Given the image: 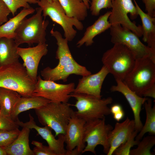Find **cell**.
<instances>
[{
	"label": "cell",
	"instance_id": "1",
	"mask_svg": "<svg viewBox=\"0 0 155 155\" xmlns=\"http://www.w3.org/2000/svg\"><path fill=\"white\" fill-rule=\"evenodd\" d=\"M50 33L57 41L56 58L58 60L59 63L54 68L47 67L41 71L44 80L55 82L62 80L65 82L71 74L83 76L92 74L85 67L80 65L74 60L70 51L68 41L63 37L59 32L52 28Z\"/></svg>",
	"mask_w": 155,
	"mask_h": 155
},
{
	"label": "cell",
	"instance_id": "2",
	"mask_svg": "<svg viewBox=\"0 0 155 155\" xmlns=\"http://www.w3.org/2000/svg\"><path fill=\"white\" fill-rule=\"evenodd\" d=\"M138 96L155 98V61L148 57L136 59L123 81Z\"/></svg>",
	"mask_w": 155,
	"mask_h": 155
},
{
	"label": "cell",
	"instance_id": "3",
	"mask_svg": "<svg viewBox=\"0 0 155 155\" xmlns=\"http://www.w3.org/2000/svg\"><path fill=\"white\" fill-rule=\"evenodd\" d=\"M36 83L19 61L0 67V87L29 96H32Z\"/></svg>",
	"mask_w": 155,
	"mask_h": 155
},
{
	"label": "cell",
	"instance_id": "4",
	"mask_svg": "<svg viewBox=\"0 0 155 155\" xmlns=\"http://www.w3.org/2000/svg\"><path fill=\"white\" fill-rule=\"evenodd\" d=\"M70 106L68 102L50 101L34 110L39 122L53 129L56 137L65 134L69 120L74 112Z\"/></svg>",
	"mask_w": 155,
	"mask_h": 155
},
{
	"label": "cell",
	"instance_id": "5",
	"mask_svg": "<svg viewBox=\"0 0 155 155\" xmlns=\"http://www.w3.org/2000/svg\"><path fill=\"white\" fill-rule=\"evenodd\" d=\"M35 11L34 14L22 21L15 32L14 39L18 46L24 43L30 45L46 43V31L49 22L43 19L40 7Z\"/></svg>",
	"mask_w": 155,
	"mask_h": 155
},
{
	"label": "cell",
	"instance_id": "6",
	"mask_svg": "<svg viewBox=\"0 0 155 155\" xmlns=\"http://www.w3.org/2000/svg\"><path fill=\"white\" fill-rule=\"evenodd\" d=\"M114 44L103 53L102 61L115 80L123 81L133 68L136 58L133 53L125 45Z\"/></svg>",
	"mask_w": 155,
	"mask_h": 155
},
{
	"label": "cell",
	"instance_id": "7",
	"mask_svg": "<svg viewBox=\"0 0 155 155\" xmlns=\"http://www.w3.org/2000/svg\"><path fill=\"white\" fill-rule=\"evenodd\" d=\"M70 96L76 100L74 104H71L77 109L74 111L75 115L86 122L103 119L111 113L110 108L108 106L113 101L111 97L102 99L92 95L73 92Z\"/></svg>",
	"mask_w": 155,
	"mask_h": 155
},
{
	"label": "cell",
	"instance_id": "8",
	"mask_svg": "<svg viewBox=\"0 0 155 155\" xmlns=\"http://www.w3.org/2000/svg\"><path fill=\"white\" fill-rule=\"evenodd\" d=\"M37 4L42 9L43 17L49 16L62 27L65 38L68 41H72L76 36L77 31L73 26L80 31L83 29L82 23L76 18L68 16L58 0H38Z\"/></svg>",
	"mask_w": 155,
	"mask_h": 155
},
{
	"label": "cell",
	"instance_id": "9",
	"mask_svg": "<svg viewBox=\"0 0 155 155\" xmlns=\"http://www.w3.org/2000/svg\"><path fill=\"white\" fill-rule=\"evenodd\" d=\"M109 29L112 43L125 45L133 53L136 59L148 57L155 61V51L143 43L131 31L119 24L112 25Z\"/></svg>",
	"mask_w": 155,
	"mask_h": 155
},
{
	"label": "cell",
	"instance_id": "10",
	"mask_svg": "<svg viewBox=\"0 0 155 155\" xmlns=\"http://www.w3.org/2000/svg\"><path fill=\"white\" fill-rule=\"evenodd\" d=\"M113 129L112 125L106 123L105 118L86 122L83 141L87 145L82 154L89 152L96 155L95 148L101 145L103 147V152L107 154L110 148L108 135Z\"/></svg>",
	"mask_w": 155,
	"mask_h": 155
},
{
	"label": "cell",
	"instance_id": "11",
	"mask_svg": "<svg viewBox=\"0 0 155 155\" xmlns=\"http://www.w3.org/2000/svg\"><path fill=\"white\" fill-rule=\"evenodd\" d=\"M108 20L112 25L120 24L131 31L139 37L142 36V26H137L135 22H131L128 16L129 14L132 20L136 19L138 16L132 0H113Z\"/></svg>",
	"mask_w": 155,
	"mask_h": 155
},
{
	"label": "cell",
	"instance_id": "12",
	"mask_svg": "<svg viewBox=\"0 0 155 155\" xmlns=\"http://www.w3.org/2000/svg\"><path fill=\"white\" fill-rule=\"evenodd\" d=\"M75 88L73 82L58 84L54 81L42 79L38 76L32 96L42 97L54 102L67 103L71 97L70 94Z\"/></svg>",
	"mask_w": 155,
	"mask_h": 155
},
{
	"label": "cell",
	"instance_id": "13",
	"mask_svg": "<svg viewBox=\"0 0 155 155\" xmlns=\"http://www.w3.org/2000/svg\"><path fill=\"white\" fill-rule=\"evenodd\" d=\"M86 123L85 120L77 117L74 112L69 120L64 135L66 150L69 155H71V151L75 148L79 154H82L86 146L83 141Z\"/></svg>",
	"mask_w": 155,
	"mask_h": 155
},
{
	"label": "cell",
	"instance_id": "14",
	"mask_svg": "<svg viewBox=\"0 0 155 155\" xmlns=\"http://www.w3.org/2000/svg\"><path fill=\"white\" fill-rule=\"evenodd\" d=\"M48 52V45L46 43L38 44L33 47L17 48L18 54L23 60V65L30 77L36 82L39 62Z\"/></svg>",
	"mask_w": 155,
	"mask_h": 155
},
{
	"label": "cell",
	"instance_id": "15",
	"mask_svg": "<svg viewBox=\"0 0 155 155\" xmlns=\"http://www.w3.org/2000/svg\"><path fill=\"white\" fill-rule=\"evenodd\" d=\"M29 120L25 123L20 121V126L26 127L30 129H34L47 142L48 146L55 153V155H69V152L64 148L65 138L64 134L58 135L57 139L52 133L51 129L48 126L41 127L38 126L34 121V118L29 114Z\"/></svg>",
	"mask_w": 155,
	"mask_h": 155
},
{
	"label": "cell",
	"instance_id": "16",
	"mask_svg": "<svg viewBox=\"0 0 155 155\" xmlns=\"http://www.w3.org/2000/svg\"><path fill=\"white\" fill-rule=\"evenodd\" d=\"M115 80L116 85L112 86L110 90L112 92H119L125 98L133 112L135 130L139 132L143 126L140 116L142 107L148 98L138 96L131 90L123 81L118 79Z\"/></svg>",
	"mask_w": 155,
	"mask_h": 155
},
{
	"label": "cell",
	"instance_id": "17",
	"mask_svg": "<svg viewBox=\"0 0 155 155\" xmlns=\"http://www.w3.org/2000/svg\"><path fill=\"white\" fill-rule=\"evenodd\" d=\"M109 72L103 65L100 70L94 74L82 76L73 92L85 94L101 98V89L103 82Z\"/></svg>",
	"mask_w": 155,
	"mask_h": 155
},
{
	"label": "cell",
	"instance_id": "18",
	"mask_svg": "<svg viewBox=\"0 0 155 155\" xmlns=\"http://www.w3.org/2000/svg\"><path fill=\"white\" fill-rule=\"evenodd\" d=\"M135 130L134 120H131L127 117L122 122H117L115 128L108 135L110 148L106 154L113 155L115 150L128 140Z\"/></svg>",
	"mask_w": 155,
	"mask_h": 155
},
{
	"label": "cell",
	"instance_id": "19",
	"mask_svg": "<svg viewBox=\"0 0 155 155\" xmlns=\"http://www.w3.org/2000/svg\"><path fill=\"white\" fill-rule=\"evenodd\" d=\"M111 14V11H107L88 27L83 37L77 42V47L80 48L84 44L87 46L91 45L94 42L93 39L95 36L109 29L112 25L108 20Z\"/></svg>",
	"mask_w": 155,
	"mask_h": 155
},
{
	"label": "cell",
	"instance_id": "20",
	"mask_svg": "<svg viewBox=\"0 0 155 155\" xmlns=\"http://www.w3.org/2000/svg\"><path fill=\"white\" fill-rule=\"evenodd\" d=\"M30 129L22 127L16 138L9 145L4 148L7 155H34L29 144Z\"/></svg>",
	"mask_w": 155,
	"mask_h": 155
},
{
	"label": "cell",
	"instance_id": "21",
	"mask_svg": "<svg viewBox=\"0 0 155 155\" xmlns=\"http://www.w3.org/2000/svg\"><path fill=\"white\" fill-rule=\"evenodd\" d=\"M133 0L142 24V40L148 46L155 51V18L145 13L135 0Z\"/></svg>",
	"mask_w": 155,
	"mask_h": 155
},
{
	"label": "cell",
	"instance_id": "22",
	"mask_svg": "<svg viewBox=\"0 0 155 155\" xmlns=\"http://www.w3.org/2000/svg\"><path fill=\"white\" fill-rule=\"evenodd\" d=\"M51 101L39 96H21L16 103L11 115V117L16 121L18 115L23 112L32 109H37Z\"/></svg>",
	"mask_w": 155,
	"mask_h": 155
},
{
	"label": "cell",
	"instance_id": "23",
	"mask_svg": "<svg viewBox=\"0 0 155 155\" xmlns=\"http://www.w3.org/2000/svg\"><path fill=\"white\" fill-rule=\"evenodd\" d=\"M18 47L14 39L0 37V67L19 61Z\"/></svg>",
	"mask_w": 155,
	"mask_h": 155
},
{
	"label": "cell",
	"instance_id": "24",
	"mask_svg": "<svg viewBox=\"0 0 155 155\" xmlns=\"http://www.w3.org/2000/svg\"><path fill=\"white\" fill-rule=\"evenodd\" d=\"M35 11V9L31 7L28 8H23L16 15L0 26V37L14 39L15 32L22 21Z\"/></svg>",
	"mask_w": 155,
	"mask_h": 155
},
{
	"label": "cell",
	"instance_id": "25",
	"mask_svg": "<svg viewBox=\"0 0 155 155\" xmlns=\"http://www.w3.org/2000/svg\"><path fill=\"white\" fill-rule=\"evenodd\" d=\"M57 0L69 17L81 21L84 20L87 17L88 9L82 0Z\"/></svg>",
	"mask_w": 155,
	"mask_h": 155
},
{
	"label": "cell",
	"instance_id": "26",
	"mask_svg": "<svg viewBox=\"0 0 155 155\" xmlns=\"http://www.w3.org/2000/svg\"><path fill=\"white\" fill-rule=\"evenodd\" d=\"M21 96L14 90L0 87V113L11 117L15 106Z\"/></svg>",
	"mask_w": 155,
	"mask_h": 155
},
{
	"label": "cell",
	"instance_id": "27",
	"mask_svg": "<svg viewBox=\"0 0 155 155\" xmlns=\"http://www.w3.org/2000/svg\"><path fill=\"white\" fill-rule=\"evenodd\" d=\"M144 107L146 114L145 123L137 135L135 139L140 141L146 133L150 135L155 134V106H152V100L148 98L145 102Z\"/></svg>",
	"mask_w": 155,
	"mask_h": 155
},
{
	"label": "cell",
	"instance_id": "28",
	"mask_svg": "<svg viewBox=\"0 0 155 155\" xmlns=\"http://www.w3.org/2000/svg\"><path fill=\"white\" fill-rule=\"evenodd\" d=\"M155 144L154 135H148L139 141L137 147L130 152V155H152L151 149Z\"/></svg>",
	"mask_w": 155,
	"mask_h": 155
},
{
	"label": "cell",
	"instance_id": "29",
	"mask_svg": "<svg viewBox=\"0 0 155 155\" xmlns=\"http://www.w3.org/2000/svg\"><path fill=\"white\" fill-rule=\"evenodd\" d=\"M138 133L137 131L135 130L128 140L115 150L113 154L129 155L131 148L135 145H137L140 141L135 139Z\"/></svg>",
	"mask_w": 155,
	"mask_h": 155
},
{
	"label": "cell",
	"instance_id": "30",
	"mask_svg": "<svg viewBox=\"0 0 155 155\" xmlns=\"http://www.w3.org/2000/svg\"><path fill=\"white\" fill-rule=\"evenodd\" d=\"M20 131L0 129V147L4 148L11 144L17 137Z\"/></svg>",
	"mask_w": 155,
	"mask_h": 155
},
{
	"label": "cell",
	"instance_id": "31",
	"mask_svg": "<svg viewBox=\"0 0 155 155\" xmlns=\"http://www.w3.org/2000/svg\"><path fill=\"white\" fill-rule=\"evenodd\" d=\"M10 10L13 16L16 14L17 10L22 7L28 8L31 7L30 4H37L38 0H3Z\"/></svg>",
	"mask_w": 155,
	"mask_h": 155
},
{
	"label": "cell",
	"instance_id": "32",
	"mask_svg": "<svg viewBox=\"0 0 155 155\" xmlns=\"http://www.w3.org/2000/svg\"><path fill=\"white\" fill-rule=\"evenodd\" d=\"M113 0H91L89 9L92 15L94 16H98L102 9L111 8Z\"/></svg>",
	"mask_w": 155,
	"mask_h": 155
},
{
	"label": "cell",
	"instance_id": "33",
	"mask_svg": "<svg viewBox=\"0 0 155 155\" xmlns=\"http://www.w3.org/2000/svg\"><path fill=\"white\" fill-rule=\"evenodd\" d=\"M19 126L11 117L0 113V129L13 130L18 129Z\"/></svg>",
	"mask_w": 155,
	"mask_h": 155
},
{
	"label": "cell",
	"instance_id": "34",
	"mask_svg": "<svg viewBox=\"0 0 155 155\" xmlns=\"http://www.w3.org/2000/svg\"><path fill=\"white\" fill-rule=\"evenodd\" d=\"M32 144L35 146L32 150L34 155H55L48 146H44L40 142L33 140Z\"/></svg>",
	"mask_w": 155,
	"mask_h": 155
},
{
	"label": "cell",
	"instance_id": "35",
	"mask_svg": "<svg viewBox=\"0 0 155 155\" xmlns=\"http://www.w3.org/2000/svg\"><path fill=\"white\" fill-rule=\"evenodd\" d=\"M11 11L3 0H0V26L7 22Z\"/></svg>",
	"mask_w": 155,
	"mask_h": 155
},
{
	"label": "cell",
	"instance_id": "36",
	"mask_svg": "<svg viewBox=\"0 0 155 155\" xmlns=\"http://www.w3.org/2000/svg\"><path fill=\"white\" fill-rule=\"evenodd\" d=\"M145 5V10L148 15L155 17V0H142Z\"/></svg>",
	"mask_w": 155,
	"mask_h": 155
},
{
	"label": "cell",
	"instance_id": "37",
	"mask_svg": "<svg viewBox=\"0 0 155 155\" xmlns=\"http://www.w3.org/2000/svg\"><path fill=\"white\" fill-rule=\"evenodd\" d=\"M123 110L121 106L117 104L113 105L110 108L111 113L113 115Z\"/></svg>",
	"mask_w": 155,
	"mask_h": 155
},
{
	"label": "cell",
	"instance_id": "38",
	"mask_svg": "<svg viewBox=\"0 0 155 155\" xmlns=\"http://www.w3.org/2000/svg\"><path fill=\"white\" fill-rule=\"evenodd\" d=\"M113 115L114 119L118 122H119L124 118L125 113L124 111L123 110Z\"/></svg>",
	"mask_w": 155,
	"mask_h": 155
},
{
	"label": "cell",
	"instance_id": "39",
	"mask_svg": "<svg viewBox=\"0 0 155 155\" xmlns=\"http://www.w3.org/2000/svg\"><path fill=\"white\" fill-rule=\"evenodd\" d=\"M0 155H7L4 148L0 147Z\"/></svg>",
	"mask_w": 155,
	"mask_h": 155
},
{
	"label": "cell",
	"instance_id": "40",
	"mask_svg": "<svg viewBox=\"0 0 155 155\" xmlns=\"http://www.w3.org/2000/svg\"><path fill=\"white\" fill-rule=\"evenodd\" d=\"M86 4L88 9H89L90 1V0H82Z\"/></svg>",
	"mask_w": 155,
	"mask_h": 155
},
{
	"label": "cell",
	"instance_id": "41",
	"mask_svg": "<svg viewBox=\"0 0 155 155\" xmlns=\"http://www.w3.org/2000/svg\"><path fill=\"white\" fill-rule=\"evenodd\" d=\"M48 0L49 1H52L54 0Z\"/></svg>",
	"mask_w": 155,
	"mask_h": 155
},
{
	"label": "cell",
	"instance_id": "42",
	"mask_svg": "<svg viewBox=\"0 0 155 155\" xmlns=\"http://www.w3.org/2000/svg\"></svg>",
	"mask_w": 155,
	"mask_h": 155
}]
</instances>
